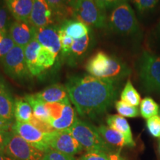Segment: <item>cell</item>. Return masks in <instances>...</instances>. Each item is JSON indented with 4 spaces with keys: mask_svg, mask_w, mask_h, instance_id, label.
Listing matches in <instances>:
<instances>
[{
    "mask_svg": "<svg viewBox=\"0 0 160 160\" xmlns=\"http://www.w3.org/2000/svg\"><path fill=\"white\" fill-rule=\"evenodd\" d=\"M136 8L140 13H148L157 5L159 0H132Z\"/></svg>",
    "mask_w": 160,
    "mask_h": 160,
    "instance_id": "31",
    "label": "cell"
},
{
    "mask_svg": "<svg viewBox=\"0 0 160 160\" xmlns=\"http://www.w3.org/2000/svg\"><path fill=\"white\" fill-rule=\"evenodd\" d=\"M42 160H76L73 156L62 153L55 150L50 148L45 152Z\"/></svg>",
    "mask_w": 160,
    "mask_h": 160,
    "instance_id": "34",
    "label": "cell"
},
{
    "mask_svg": "<svg viewBox=\"0 0 160 160\" xmlns=\"http://www.w3.org/2000/svg\"><path fill=\"white\" fill-rule=\"evenodd\" d=\"M109 160H124L120 157L119 153H110Z\"/></svg>",
    "mask_w": 160,
    "mask_h": 160,
    "instance_id": "41",
    "label": "cell"
},
{
    "mask_svg": "<svg viewBox=\"0 0 160 160\" xmlns=\"http://www.w3.org/2000/svg\"><path fill=\"white\" fill-rule=\"evenodd\" d=\"M139 112L144 119H148L158 115L159 112V105L151 97H145L140 102Z\"/></svg>",
    "mask_w": 160,
    "mask_h": 160,
    "instance_id": "27",
    "label": "cell"
},
{
    "mask_svg": "<svg viewBox=\"0 0 160 160\" xmlns=\"http://www.w3.org/2000/svg\"><path fill=\"white\" fill-rule=\"evenodd\" d=\"M146 126L150 134L153 137H160V117L157 115L148 119Z\"/></svg>",
    "mask_w": 160,
    "mask_h": 160,
    "instance_id": "33",
    "label": "cell"
},
{
    "mask_svg": "<svg viewBox=\"0 0 160 160\" xmlns=\"http://www.w3.org/2000/svg\"><path fill=\"white\" fill-rule=\"evenodd\" d=\"M4 2L17 21L28 22L33 0H4Z\"/></svg>",
    "mask_w": 160,
    "mask_h": 160,
    "instance_id": "14",
    "label": "cell"
},
{
    "mask_svg": "<svg viewBox=\"0 0 160 160\" xmlns=\"http://www.w3.org/2000/svg\"><path fill=\"white\" fill-rule=\"evenodd\" d=\"M8 33L7 30H4V31H0V43L3 41V39H5V37L7 36Z\"/></svg>",
    "mask_w": 160,
    "mask_h": 160,
    "instance_id": "43",
    "label": "cell"
},
{
    "mask_svg": "<svg viewBox=\"0 0 160 160\" xmlns=\"http://www.w3.org/2000/svg\"><path fill=\"white\" fill-rule=\"evenodd\" d=\"M97 129L105 141L111 146L120 148H123L124 146H128L125 137L119 131L103 125L98 127Z\"/></svg>",
    "mask_w": 160,
    "mask_h": 160,
    "instance_id": "20",
    "label": "cell"
},
{
    "mask_svg": "<svg viewBox=\"0 0 160 160\" xmlns=\"http://www.w3.org/2000/svg\"><path fill=\"white\" fill-rule=\"evenodd\" d=\"M120 99L125 103L133 106H139L141 102V97L133 87L131 80H128L120 95Z\"/></svg>",
    "mask_w": 160,
    "mask_h": 160,
    "instance_id": "26",
    "label": "cell"
},
{
    "mask_svg": "<svg viewBox=\"0 0 160 160\" xmlns=\"http://www.w3.org/2000/svg\"><path fill=\"white\" fill-rule=\"evenodd\" d=\"M0 117L8 121L14 118V101L6 91L0 93Z\"/></svg>",
    "mask_w": 160,
    "mask_h": 160,
    "instance_id": "24",
    "label": "cell"
},
{
    "mask_svg": "<svg viewBox=\"0 0 160 160\" xmlns=\"http://www.w3.org/2000/svg\"><path fill=\"white\" fill-rule=\"evenodd\" d=\"M159 147H160V145H159Z\"/></svg>",
    "mask_w": 160,
    "mask_h": 160,
    "instance_id": "46",
    "label": "cell"
},
{
    "mask_svg": "<svg viewBox=\"0 0 160 160\" xmlns=\"http://www.w3.org/2000/svg\"><path fill=\"white\" fill-rule=\"evenodd\" d=\"M11 131L44 153L50 149V142L54 132L46 133L40 131L31 123L17 121L13 124Z\"/></svg>",
    "mask_w": 160,
    "mask_h": 160,
    "instance_id": "8",
    "label": "cell"
},
{
    "mask_svg": "<svg viewBox=\"0 0 160 160\" xmlns=\"http://www.w3.org/2000/svg\"><path fill=\"white\" fill-rule=\"evenodd\" d=\"M96 3L103 10H107L109 8H114L117 6L121 4L126 3L129 0H94Z\"/></svg>",
    "mask_w": 160,
    "mask_h": 160,
    "instance_id": "36",
    "label": "cell"
},
{
    "mask_svg": "<svg viewBox=\"0 0 160 160\" xmlns=\"http://www.w3.org/2000/svg\"><path fill=\"white\" fill-rule=\"evenodd\" d=\"M36 30L28 22L17 21L11 24L9 30V34L14 42L15 45L19 47L25 48L35 39Z\"/></svg>",
    "mask_w": 160,
    "mask_h": 160,
    "instance_id": "12",
    "label": "cell"
},
{
    "mask_svg": "<svg viewBox=\"0 0 160 160\" xmlns=\"http://www.w3.org/2000/svg\"><path fill=\"white\" fill-rule=\"evenodd\" d=\"M59 29L62 30L70 37L74 40L82 38L91 33L89 26L78 20L67 19L63 22Z\"/></svg>",
    "mask_w": 160,
    "mask_h": 160,
    "instance_id": "17",
    "label": "cell"
},
{
    "mask_svg": "<svg viewBox=\"0 0 160 160\" xmlns=\"http://www.w3.org/2000/svg\"><path fill=\"white\" fill-rule=\"evenodd\" d=\"M57 55L54 54L47 48L42 46L37 59V68L39 74H41L46 69H48L54 64Z\"/></svg>",
    "mask_w": 160,
    "mask_h": 160,
    "instance_id": "25",
    "label": "cell"
},
{
    "mask_svg": "<svg viewBox=\"0 0 160 160\" xmlns=\"http://www.w3.org/2000/svg\"><path fill=\"white\" fill-rule=\"evenodd\" d=\"M59 37L62 56H69L74 39L68 36L62 30L59 28Z\"/></svg>",
    "mask_w": 160,
    "mask_h": 160,
    "instance_id": "32",
    "label": "cell"
},
{
    "mask_svg": "<svg viewBox=\"0 0 160 160\" xmlns=\"http://www.w3.org/2000/svg\"><path fill=\"white\" fill-rule=\"evenodd\" d=\"M35 94L45 103L63 102L69 99L67 88L61 84L52 85Z\"/></svg>",
    "mask_w": 160,
    "mask_h": 160,
    "instance_id": "15",
    "label": "cell"
},
{
    "mask_svg": "<svg viewBox=\"0 0 160 160\" xmlns=\"http://www.w3.org/2000/svg\"><path fill=\"white\" fill-rule=\"evenodd\" d=\"M139 76L146 91L160 93V56L144 51L139 60Z\"/></svg>",
    "mask_w": 160,
    "mask_h": 160,
    "instance_id": "5",
    "label": "cell"
},
{
    "mask_svg": "<svg viewBox=\"0 0 160 160\" xmlns=\"http://www.w3.org/2000/svg\"><path fill=\"white\" fill-rule=\"evenodd\" d=\"M79 160H80V159H79Z\"/></svg>",
    "mask_w": 160,
    "mask_h": 160,
    "instance_id": "47",
    "label": "cell"
},
{
    "mask_svg": "<svg viewBox=\"0 0 160 160\" xmlns=\"http://www.w3.org/2000/svg\"><path fill=\"white\" fill-rule=\"evenodd\" d=\"M115 108L118 113L123 117L134 118L139 115V111L137 107L128 105L122 100L116 102Z\"/></svg>",
    "mask_w": 160,
    "mask_h": 160,
    "instance_id": "29",
    "label": "cell"
},
{
    "mask_svg": "<svg viewBox=\"0 0 160 160\" xmlns=\"http://www.w3.org/2000/svg\"><path fill=\"white\" fill-rule=\"evenodd\" d=\"M68 130L87 152L99 151L108 154L112 153L111 146L105 141L97 128L91 124L77 119Z\"/></svg>",
    "mask_w": 160,
    "mask_h": 160,
    "instance_id": "3",
    "label": "cell"
},
{
    "mask_svg": "<svg viewBox=\"0 0 160 160\" xmlns=\"http://www.w3.org/2000/svg\"><path fill=\"white\" fill-rule=\"evenodd\" d=\"M5 91H6L5 86V85H4L3 82L0 79V93H1L2 92Z\"/></svg>",
    "mask_w": 160,
    "mask_h": 160,
    "instance_id": "44",
    "label": "cell"
},
{
    "mask_svg": "<svg viewBox=\"0 0 160 160\" xmlns=\"http://www.w3.org/2000/svg\"><path fill=\"white\" fill-rule=\"evenodd\" d=\"M106 122H107L108 127L119 131V133L124 135L126 141H127L128 146L133 147L135 145L131 126H130L128 122L126 120L125 117L117 114L109 115L108 116L107 119H106Z\"/></svg>",
    "mask_w": 160,
    "mask_h": 160,
    "instance_id": "16",
    "label": "cell"
},
{
    "mask_svg": "<svg viewBox=\"0 0 160 160\" xmlns=\"http://www.w3.org/2000/svg\"><path fill=\"white\" fill-rule=\"evenodd\" d=\"M65 87L69 99L82 117H94L103 113L117 94L115 82L91 75L71 78Z\"/></svg>",
    "mask_w": 160,
    "mask_h": 160,
    "instance_id": "1",
    "label": "cell"
},
{
    "mask_svg": "<svg viewBox=\"0 0 160 160\" xmlns=\"http://www.w3.org/2000/svg\"><path fill=\"white\" fill-rule=\"evenodd\" d=\"M12 125H13L12 121H8V120H6L0 117V129L10 131V128H12Z\"/></svg>",
    "mask_w": 160,
    "mask_h": 160,
    "instance_id": "40",
    "label": "cell"
},
{
    "mask_svg": "<svg viewBox=\"0 0 160 160\" xmlns=\"http://www.w3.org/2000/svg\"><path fill=\"white\" fill-rule=\"evenodd\" d=\"M157 37L159 38V40L160 41V22L159 23V25L157 26Z\"/></svg>",
    "mask_w": 160,
    "mask_h": 160,
    "instance_id": "45",
    "label": "cell"
},
{
    "mask_svg": "<svg viewBox=\"0 0 160 160\" xmlns=\"http://www.w3.org/2000/svg\"><path fill=\"white\" fill-rule=\"evenodd\" d=\"M0 160H15L14 159L6 154L5 152H0Z\"/></svg>",
    "mask_w": 160,
    "mask_h": 160,
    "instance_id": "42",
    "label": "cell"
},
{
    "mask_svg": "<svg viewBox=\"0 0 160 160\" xmlns=\"http://www.w3.org/2000/svg\"><path fill=\"white\" fill-rule=\"evenodd\" d=\"M68 100H67V101H68ZM67 101L63 102L45 103L46 108H47L48 111L49 113V124L52 122L53 121H54V120H57L61 117L62 114V111L64 107H65V102Z\"/></svg>",
    "mask_w": 160,
    "mask_h": 160,
    "instance_id": "30",
    "label": "cell"
},
{
    "mask_svg": "<svg viewBox=\"0 0 160 160\" xmlns=\"http://www.w3.org/2000/svg\"><path fill=\"white\" fill-rule=\"evenodd\" d=\"M90 42H91V35L88 34L80 38L79 39H76L73 41L72 45L71 52H70L69 57L73 58H77L82 57L88 48Z\"/></svg>",
    "mask_w": 160,
    "mask_h": 160,
    "instance_id": "28",
    "label": "cell"
},
{
    "mask_svg": "<svg viewBox=\"0 0 160 160\" xmlns=\"http://www.w3.org/2000/svg\"><path fill=\"white\" fill-rule=\"evenodd\" d=\"M16 45L8 33L0 43V59L7 54Z\"/></svg>",
    "mask_w": 160,
    "mask_h": 160,
    "instance_id": "35",
    "label": "cell"
},
{
    "mask_svg": "<svg viewBox=\"0 0 160 160\" xmlns=\"http://www.w3.org/2000/svg\"><path fill=\"white\" fill-rule=\"evenodd\" d=\"M85 69L93 77L116 82L127 77L131 69L119 58L99 51L88 60Z\"/></svg>",
    "mask_w": 160,
    "mask_h": 160,
    "instance_id": "2",
    "label": "cell"
},
{
    "mask_svg": "<svg viewBox=\"0 0 160 160\" xmlns=\"http://www.w3.org/2000/svg\"><path fill=\"white\" fill-rule=\"evenodd\" d=\"M53 16L63 19L68 17H73V7L76 0H46Z\"/></svg>",
    "mask_w": 160,
    "mask_h": 160,
    "instance_id": "19",
    "label": "cell"
},
{
    "mask_svg": "<svg viewBox=\"0 0 160 160\" xmlns=\"http://www.w3.org/2000/svg\"><path fill=\"white\" fill-rule=\"evenodd\" d=\"M80 160H109V154L105 152H87L79 159Z\"/></svg>",
    "mask_w": 160,
    "mask_h": 160,
    "instance_id": "37",
    "label": "cell"
},
{
    "mask_svg": "<svg viewBox=\"0 0 160 160\" xmlns=\"http://www.w3.org/2000/svg\"><path fill=\"white\" fill-rule=\"evenodd\" d=\"M107 25L112 31L123 36L134 34L139 30V23L134 11L128 2L113 8L108 19Z\"/></svg>",
    "mask_w": 160,
    "mask_h": 160,
    "instance_id": "4",
    "label": "cell"
},
{
    "mask_svg": "<svg viewBox=\"0 0 160 160\" xmlns=\"http://www.w3.org/2000/svg\"><path fill=\"white\" fill-rule=\"evenodd\" d=\"M33 117V110L25 98L17 97L14 100V118L16 121L30 122Z\"/></svg>",
    "mask_w": 160,
    "mask_h": 160,
    "instance_id": "22",
    "label": "cell"
},
{
    "mask_svg": "<svg viewBox=\"0 0 160 160\" xmlns=\"http://www.w3.org/2000/svg\"><path fill=\"white\" fill-rule=\"evenodd\" d=\"M5 73L13 79H28L31 74L28 68L24 48L15 45L7 54L0 59Z\"/></svg>",
    "mask_w": 160,
    "mask_h": 160,
    "instance_id": "7",
    "label": "cell"
},
{
    "mask_svg": "<svg viewBox=\"0 0 160 160\" xmlns=\"http://www.w3.org/2000/svg\"><path fill=\"white\" fill-rule=\"evenodd\" d=\"M77 119L76 112L68 100L65 102L61 117L53 121L50 123V125L56 131H64V130L69 129L75 123Z\"/></svg>",
    "mask_w": 160,
    "mask_h": 160,
    "instance_id": "18",
    "label": "cell"
},
{
    "mask_svg": "<svg viewBox=\"0 0 160 160\" xmlns=\"http://www.w3.org/2000/svg\"><path fill=\"white\" fill-rule=\"evenodd\" d=\"M4 152L15 160H42L45 154L13 132Z\"/></svg>",
    "mask_w": 160,
    "mask_h": 160,
    "instance_id": "9",
    "label": "cell"
},
{
    "mask_svg": "<svg viewBox=\"0 0 160 160\" xmlns=\"http://www.w3.org/2000/svg\"><path fill=\"white\" fill-rule=\"evenodd\" d=\"M35 39L42 46L47 48L57 56L61 51L59 29L56 27L50 25L37 28Z\"/></svg>",
    "mask_w": 160,
    "mask_h": 160,
    "instance_id": "13",
    "label": "cell"
},
{
    "mask_svg": "<svg viewBox=\"0 0 160 160\" xmlns=\"http://www.w3.org/2000/svg\"><path fill=\"white\" fill-rule=\"evenodd\" d=\"M24 98L31 105L32 110H33V116L38 119L48 123L50 117L48 111L46 108L45 102L39 99L36 94L26 95Z\"/></svg>",
    "mask_w": 160,
    "mask_h": 160,
    "instance_id": "23",
    "label": "cell"
},
{
    "mask_svg": "<svg viewBox=\"0 0 160 160\" xmlns=\"http://www.w3.org/2000/svg\"><path fill=\"white\" fill-rule=\"evenodd\" d=\"M50 148L70 156H74L83 150L68 129L53 132L50 142Z\"/></svg>",
    "mask_w": 160,
    "mask_h": 160,
    "instance_id": "10",
    "label": "cell"
},
{
    "mask_svg": "<svg viewBox=\"0 0 160 160\" xmlns=\"http://www.w3.org/2000/svg\"><path fill=\"white\" fill-rule=\"evenodd\" d=\"M73 17L88 26L103 28L108 19L105 10L102 9L94 0H76Z\"/></svg>",
    "mask_w": 160,
    "mask_h": 160,
    "instance_id": "6",
    "label": "cell"
},
{
    "mask_svg": "<svg viewBox=\"0 0 160 160\" xmlns=\"http://www.w3.org/2000/svg\"><path fill=\"white\" fill-rule=\"evenodd\" d=\"M13 134L12 131H6V130L0 129V152H4L8 143L11 136Z\"/></svg>",
    "mask_w": 160,
    "mask_h": 160,
    "instance_id": "38",
    "label": "cell"
},
{
    "mask_svg": "<svg viewBox=\"0 0 160 160\" xmlns=\"http://www.w3.org/2000/svg\"><path fill=\"white\" fill-rule=\"evenodd\" d=\"M42 45L37 40L34 39L24 48L26 63H27L30 73L33 77L39 75L37 68V59L38 53Z\"/></svg>",
    "mask_w": 160,
    "mask_h": 160,
    "instance_id": "21",
    "label": "cell"
},
{
    "mask_svg": "<svg viewBox=\"0 0 160 160\" xmlns=\"http://www.w3.org/2000/svg\"><path fill=\"white\" fill-rule=\"evenodd\" d=\"M8 21V13L4 8L0 6V31L6 30V24Z\"/></svg>",
    "mask_w": 160,
    "mask_h": 160,
    "instance_id": "39",
    "label": "cell"
},
{
    "mask_svg": "<svg viewBox=\"0 0 160 160\" xmlns=\"http://www.w3.org/2000/svg\"><path fill=\"white\" fill-rule=\"evenodd\" d=\"M54 21L53 11L46 0H33L28 22L36 28L48 27Z\"/></svg>",
    "mask_w": 160,
    "mask_h": 160,
    "instance_id": "11",
    "label": "cell"
}]
</instances>
